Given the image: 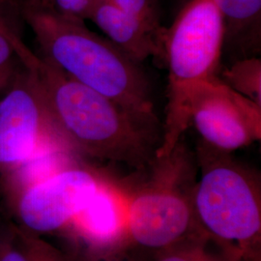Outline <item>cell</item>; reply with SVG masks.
Here are the masks:
<instances>
[{
  "mask_svg": "<svg viewBox=\"0 0 261 261\" xmlns=\"http://www.w3.org/2000/svg\"><path fill=\"white\" fill-rule=\"evenodd\" d=\"M19 63L34 75L57 128L80 157L142 168L152 159V128L33 53L17 32Z\"/></svg>",
  "mask_w": 261,
  "mask_h": 261,
  "instance_id": "obj_1",
  "label": "cell"
},
{
  "mask_svg": "<svg viewBox=\"0 0 261 261\" xmlns=\"http://www.w3.org/2000/svg\"><path fill=\"white\" fill-rule=\"evenodd\" d=\"M22 17L49 63L111 99L143 125L152 128L158 122L146 75L110 40L44 1L28 3Z\"/></svg>",
  "mask_w": 261,
  "mask_h": 261,
  "instance_id": "obj_2",
  "label": "cell"
},
{
  "mask_svg": "<svg viewBox=\"0 0 261 261\" xmlns=\"http://www.w3.org/2000/svg\"><path fill=\"white\" fill-rule=\"evenodd\" d=\"M199 180L193 187L192 207L196 228L224 247L232 257H252L259 248V181L249 168L200 142Z\"/></svg>",
  "mask_w": 261,
  "mask_h": 261,
  "instance_id": "obj_3",
  "label": "cell"
},
{
  "mask_svg": "<svg viewBox=\"0 0 261 261\" xmlns=\"http://www.w3.org/2000/svg\"><path fill=\"white\" fill-rule=\"evenodd\" d=\"M225 25L213 0H189L163 34L162 59L168 72L165 135L156 157L168 155L190 125L189 95L219 74Z\"/></svg>",
  "mask_w": 261,
  "mask_h": 261,
  "instance_id": "obj_4",
  "label": "cell"
},
{
  "mask_svg": "<svg viewBox=\"0 0 261 261\" xmlns=\"http://www.w3.org/2000/svg\"><path fill=\"white\" fill-rule=\"evenodd\" d=\"M160 165L149 185L129 194V241L141 248L166 251L176 247L196 228L192 191L183 183L190 161L180 142L168 155L156 158Z\"/></svg>",
  "mask_w": 261,
  "mask_h": 261,
  "instance_id": "obj_5",
  "label": "cell"
},
{
  "mask_svg": "<svg viewBox=\"0 0 261 261\" xmlns=\"http://www.w3.org/2000/svg\"><path fill=\"white\" fill-rule=\"evenodd\" d=\"M56 148L74 151L57 128L34 75L19 63L0 97V176Z\"/></svg>",
  "mask_w": 261,
  "mask_h": 261,
  "instance_id": "obj_6",
  "label": "cell"
},
{
  "mask_svg": "<svg viewBox=\"0 0 261 261\" xmlns=\"http://www.w3.org/2000/svg\"><path fill=\"white\" fill-rule=\"evenodd\" d=\"M103 176L80 160L10 196L18 225L31 233L66 229Z\"/></svg>",
  "mask_w": 261,
  "mask_h": 261,
  "instance_id": "obj_7",
  "label": "cell"
},
{
  "mask_svg": "<svg viewBox=\"0 0 261 261\" xmlns=\"http://www.w3.org/2000/svg\"><path fill=\"white\" fill-rule=\"evenodd\" d=\"M189 115L202 142L215 149L230 153L260 140L261 106L217 75L192 88Z\"/></svg>",
  "mask_w": 261,
  "mask_h": 261,
  "instance_id": "obj_8",
  "label": "cell"
},
{
  "mask_svg": "<svg viewBox=\"0 0 261 261\" xmlns=\"http://www.w3.org/2000/svg\"><path fill=\"white\" fill-rule=\"evenodd\" d=\"M129 195L103 176L99 186L66 227L84 252L105 256L129 241Z\"/></svg>",
  "mask_w": 261,
  "mask_h": 261,
  "instance_id": "obj_9",
  "label": "cell"
},
{
  "mask_svg": "<svg viewBox=\"0 0 261 261\" xmlns=\"http://www.w3.org/2000/svg\"><path fill=\"white\" fill-rule=\"evenodd\" d=\"M88 19L107 39L132 60L140 64L150 56L162 59L163 34L116 8L107 0H97Z\"/></svg>",
  "mask_w": 261,
  "mask_h": 261,
  "instance_id": "obj_10",
  "label": "cell"
},
{
  "mask_svg": "<svg viewBox=\"0 0 261 261\" xmlns=\"http://www.w3.org/2000/svg\"><path fill=\"white\" fill-rule=\"evenodd\" d=\"M224 19V48L238 59L254 57L260 49L261 0H213ZM223 48V49H224Z\"/></svg>",
  "mask_w": 261,
  "mask_h": 261,
  "instance_id": "obj_11",
  "label": "cell"
},
{
  "mask_svg": "<svg viewBox=\"0 0 261 261\" xmlns=\"http://www.w3.org/2000/svg\"><path fill=\"white\" fill-rule=\"evenodd\" d=\"M219 79L236 92L261 106V60L257 56L235 60Z\"/></svg>",
  "mask_w": 261,
  "mask_h": 261,
  "instance_id": "obj_12",
  "label": "cell"
},
{
  "mask_svg": "<svg viewBox=\"0 0 261 261\" xmlns=\"http://www.w3.org/2000/svg\"><path fill=\"white\" fill-rule=\"evenodd\" d=\"M130 17L139 19L155 31L162 32L158 11L153 0H107Z\"/></svg>",
  "mask_w": 261,
  "mask_h": 261,
  "instance_id": "obj_13",
  "label": "cell"
},
{
  "mask_svg": "<svg viewBox=\"0 0 261 261\" xmlns=\"http://www.w3.org/2000/svg\"><path fill=\"white\" fill-rule=\"evenodd\" d=\"M0 261H29L16 224H0Z\"/></svg>",
  "mask_w": 261,
  "mask_h": 261,
  "instance_id": "obj_14",
  "label": "cell"
},
{
  "mask_svg": "<svg viewBox=\"0 0 261 261\" xmlns=\"http://www.w3.org/2000/svg\"><path fill=\"white\" fill-rule=\"evenodd\" d=\"M19 237L29 261H66L59 252L43 241L39 235L20 229Z\"/></svg>",
  "mask_w": 261,
  "mask_h": 261,
  "instance_id": "obj_15",
  "label": "cell"
},
{
  "mask_svg": "<svg viewBox=\"0 0 261 261\" xmlns=\"http://www.w3.org/2000/svg\"><path fill=\"white\" fill-rule=\"evenodd\" d=\"M60 15L84 21L97 0H43Z\"/></svg>",
  "mask_w": 261,
  "mask_h": 261,
  "instance_id": "obj_16",
  "label": "cell"
},
{
  "mask_svg": "<svg viewBox=\"0 0 261 261\" xmlns=\"http://www.w3.org/2000/svg\"><path fill=\"white\" fill-rule=\"evenodd\" d=\"M17 30L0 10V68L10 65L18 60L16 56L13 38Z\"/></svg>",
  "mask_w": 261,
  "mask_h": 261,
  "instance_id": "obj_17",
  "label": "cell"
},
{
  "mask_svg": "<svg viewBox=\"0 0 261 261\" xmlns=\"http://www.w3.org/2000/svg\"><path fill=\"white\" fill-rule=\"evenodd\" d=\"M157 261H220L198 247L176 246L163 251Z\"/></svg>",
  "mask_w": 261,
  "mask_h": 261,
  "instance_id": "obj_18",
  "label": "cell"
},
{
  "mask_svg": "<svg viewBox=\"0 0 261 261\" xmlns=\"http://www.w3.org/2000/svg\"><path fill=\"white\" fill-rule=\"evenodd\" d=\"M19 64V61L17 60L16 62L10 65L0 68V97L9 85L13 76L16 74Z\"/></svg>",
  "mask_w": 261,
  "mask_h": 261,
  "instance_id": "obj_19",
  "label": "cell"
},
{
  "mask_svg": "<svg viewBox=\"0 0 261 261\" xmlns=\"http://www.w3.org/2000/svg\"><path fill=\"white\" fill-rule=\"evenodd\" d=\"M83 253H84V254L76 256L75 258L72 259V260L66 261H98L94 257L93 255H91V254H89V253H87V252H83Z\"/></svg>",
  "mask_w": 261,
  "mask_h": 261,
  "instance_id": "obj_20",
  "label": "cell"
}]
</instances>
